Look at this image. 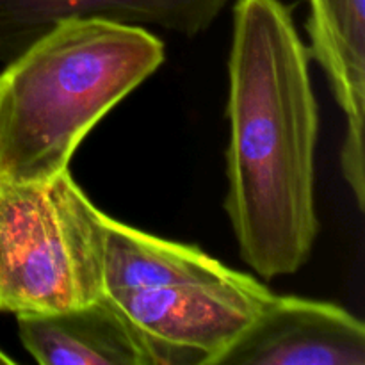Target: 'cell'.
Segmentation results:
<instances>
[{"label": "cell", "instance_id": "obj_1", "mask_svg": "<svg viewBox=\"0 0 365 365\" xmlns=\"http://www.w3.org/2000/svg\"><path fill=\"white\" fill-rule=\"evenodd\" d=\"M309 59L282 0L235 2L225 209L241 259L266 280L302 269L319 232V107Z\"/></svg>", "mask_w": 365, "mask_h": 365}, {"label": "cell", "instance_id": "obj_2", "mask_svg": "<svg viewBox=\"0 0 365 365\" xmlns=\"http://www.w3.org/2000/svg\"><path fill=\"white\" fill-rule=\"evenodd\" d=\"M164 43L102 18L53 25L0 71V184L70 170L86 135L159 70Z\"/></svg>", "mask_w": 365, "mask_h": 365}, {"label": "cell", "instance_id": "obj_3", "mask_svg": "<svg viewBox=\"0 0 365 365\" xmlns=\"http://www.w3.org/2000/svg\"><path fill=\"white\" fill-rule=\"evenodd\" d=\"M102 298L150 365H217L274 292L198 246L146 234L103 214Z\"/></svg>", "mask_w": 365, "mask_h": 365}, {"label": "cell", "instance_id": "obj_4", "mask_svg": "<svg viewBox=\"0 0 365 365\" xmlns=\"http://www.w3.org/2000/svg\"><path fill=\"white\" fill-rule=\"evenodd\" d=\"M103 214L70 170L0 184V312H63L102 298Z\"/></svg>", "mask_w": 365, "mask_h": 365}, {"label": "cell", "instance_id": "obj_5", "mask_svg": "<svg viewBox=\"0 0 365 365\" xmlns=\"http://www.w3.org/2000/svg\"><path fill=\"white\" fill-rule=\"evenodd\" d=\"M217 365H365V327L335 303L274 294Z\"/></svg>", "mask_w": 365, "mask_h": 365}, {"label": "cell", "instance_id": "obj_6", "mask_svg": "<svg viewBox=\"0 0 365 365\" xmlns=\"http://www.w3.org/2000/svg\"><path fill=\"white\" fill-rule=\"evenodd\" d=\"M309 53L327 73L346 116L341 170L356 205L365 207V0H309Z\"/></svg>", "mask_w": 365, "mask_h": 365}, {"label": "cell", "instance_id": "obj_7", "mask_svg": "<svg viewBox=\"0 0 365 365\" xmlns=\"http://www.w3.org/2000/svg\"><path fill=\"white\" fill-rule=\"evenodd\" d=\"M230 0H0V63L24 52L48 29L75 18H102L196 36Z\"/></svg>", "mask_w": 365, "mask_h": 365}, {"label": "cell", "instance_id": "obj_8", "mask_svg": "<svg viewBox=\"0 0 365 365\" xmlns=\"http://www.w3.org/2000/svg\"><path fill=\"white\" fill-rule=\"evenodd\" d=\"M16 319L21 344L41 365H150L130 328L103 298Z\"/></svg>", "mask_w": 365, "mask_h": 365}, {"label": "cell", "instance_id": "obj_9", "mask_svg": "<svg viewBox=\"0 0 365 365\" xmlns=\"http://www.w3.org/2000/svg\"><path fill=\"white\" fill-rule=\"evenodd\" d=\"M13 364H16V360H14L13 356L7 355L6 351H2V349H0V365H13Z\"/></svg>", "mask_w": 365, "mask_h": 365}]
</instances>
